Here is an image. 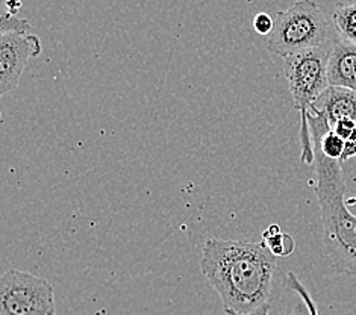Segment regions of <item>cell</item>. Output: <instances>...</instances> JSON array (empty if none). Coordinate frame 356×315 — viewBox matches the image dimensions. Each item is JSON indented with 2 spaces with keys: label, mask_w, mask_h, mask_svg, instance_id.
<instances>
[{
  "label": "cell",
  "mask_w": 356,
  "mask_h": 315,
  "mask_svg": "<svg viewBox=\"0 0 356 315\" xmlns=\"http://www.w3.org/2000/svg\"><path fill=\"white\" fill-rule=\"evenodd\" d=\"M284 285L288 289H290V291L296 293V294L300 297V299L305 302V305H307V308L309 311V315H320L316 302H314V299L311 297L307 286H305L300 282V279L296 276V273H293V271H290V273H286V276L284 279Z\"/></svg>",
  "instance_id": "cell-12"
},
{
  "label": "cell",
  "mask_w": 356,
  "mask_h": 315,
  "mask_svg": "<svg viewBox=\"0 0 356 315\" xmlns=\"http://www.w3.org/2000/svg\"><path fill=\"white\" fill-rule=\"evenodd\" d=\"M312 143L314 146H317L321 150L325 156L335 161H341L346 141L341 137H338L334 131L326 132L323 137H312Z\"/></svg>",
  "instance_id": "cell-11"
},
{
  "label": "cell",
  "mask_w": 356,
  "mask_h": 315,
  "mask_svg": "<svg viewBox=\"0 0 356 315\" xmlns=\"http://www.w3.org/2000/svg\"><path fill=\"white\" fill-rule=\"evenodd\" d=\"M334 41L325 46L305 50L284 59V74L291 91L294 108L300 113V159L305 164L316 163L308 113L316 100L330 87L327 64Z\"/></svg>",
  "instance_id": "cell-3"
},
{
  "label": "cell",
  "mask_w": 356,
  "mask_h": 315,
  "mask_svg": "<svg viewBox=\"0 0 356 315\" xmlns=\"http://www.w3.org/2000/svg\"><path fill=\"white\" fill-rule=\"evenodd\" d=\"M49 315H56V311H55V309H54V311H52V312H50V314H49Z\"/></svg>",
  "instance_id": "cell-21"
},
{
  "label": "cell",
  "mask_w": 356,
  "mask_h": 315,
  "mask_svg": "<svg viewBox=\"0 0 356 315\" xmlns=\"http://www.w3.org/2000/svg\"><path fill=\"white\" fill-rule=\"evenodd\" d=\"M356 129V122L355 120H349V118H344V120H340L338 123H335V126L332 127V131L341 137L344 141H347L350 138V135L353 134V131Z\"/></svg>",
  "instance_id": "cell-15"
},
{
  "label": "cell",
  "mask_w": 356,
  "mask_h": 315,
  "mask_svg": "<svg viewBox=\"0 0 356 315\" xmlns=\"http://www.w3.org/2000/svg\"><path fill=\"white\" fill-rule=\"evenodd\" d=\"M282 315H309V311L307 308V305L300 299V302L294 303L293 306H290Z\"/></svg>",
  "instance_id": "cell-17"
},
{
  "label": "cell",
  "mask_w": 356,
  "mask_h": 315,
  "mask_svg": "<svg viewBox=\"0 0 356 315\" xmlns=\"http://www.w3.org/2000/svg\"><path fill=\"white\" fill-rule=\"evenodd\" d=\"M330 87H340L356 92V46L335 40L327 64Z\"/></svg>",
  "instance_id": "cell-7"
},
{
  "label": "cell",
  "mask_w": 356,
  "mask_h": 315,
  "mask_svg": "<svg viewBox=\"0 0 356 315\" xmlns=\"http://www.w3.org/2000/svg\"><path fill=\"white\" fill-rule=\"evenodd\" d=\"M200 270L218 293L226 314H250L270 303L276 257L264 243L209 238L203 245Z\"/></svg>",
  "instance_id": "cell-1"
},
{
  "label": "cell",
  "mask_w": 356,
  "mask_h": 315,
  "mask_svg": "<svg viewBox=\"0 0 356 315\" xmlns=\"http://www.w3.org/2000/svg\"><path fill=\"white\" fill-rule=\"evenodd\" d=\"M5 6H6L5 11L17 15V13H19V10L22 8V2H20V0H6Z\"/></svg>",
  "instance_id": "cell-18"
},
{
  "label": "cell",
  "mask_w": 356,
  "mask_h": 315,
  "mask_svg": "<svg viewBox=\"0 0 356 315\" xmlns=\"http://www.w3.org/2000/svg\"><path fill=\"white\" fill-rule=\"evenodd\" d=\"M355 156H356V129L350 135V138L346 141V147H344L341 161H347V159L355 158Z\"/></svg>",
  "instance_id": "cell-16"
},
{
  "label": "cell",
  "mask_w": 356,
  "mask_h": 315,
  "mask_svg": "<svg viewBox=\"0 0 356 315\" xmlns=\"http://www.w3.org/2000/svg\"><path fill=\"white\" fill-rule=\"evenodd\" d=\"M309 111L323 117L330 129L344 118L356 122V92L340 87H329Z\"/></svg>",
  "instance_id": "cell-8"
},
{
  "label": "cell",
  "mask_w": 356,
  "mask_h": 315,
  "mask_svg": "<svg viewBox=\"0 0 356 315\" xmlns=\"http://www.w3.org/2000/svg\"><path fill=\"white\" fill-rule=\"evenodd\" d=\"M270 309H271V303L264 305V306H261L259 309L253 311V312H250V314H235V312H227V315H270Z\"/></svg>",
  "instance_id": "cell-19"
},
{
  "label": "cell",
  "mask_w": 356,
  "mask_h": 315,
  "mask_svg": "<svg viewBox=\"0 0 356 315\" xmlns=\"http://www.w3.org/2000/svg\"><path fill=\"white\" fill-rule=\"evenodd\" d=\"M55 309L54 286L28 271L11 268L0 280V315H49Z\"/></svg>",
  "instance_id": "cell-5"
},
{
  "label": "cell",
  "mask_w": 356,
  "mask_h": 315,
  "mask_svg": "<svg viewBox=\"0 0 356 315\" xmlns=\"http://www.w3.org/2000/svg\"><path fill=\"white\" fill-rule=\"evenodd\" d=\"M332 23L340 40L356 46V0L337 3L332 13Z\"/></svg>",
  "instance_id": "cell-9"
},
{
  "label": "cell",
  "mask_w": 356,
  "mask_h": 315,
  "mask_svg": "<svg viewBox=\"0 0 356 315\" xmlns=\"http://www.w3.org/2000/svg\"><path fill=\"white\" fill-rule=\"evenodd\" d=\"M31 31V24L28 20L20 19L11 13L3 11L2 13V19H0V35L3 33H28Z\"/></svg>",
  "instance_id": "cell-13"
},
{
  "label": "cell",
  "mask_w": 356,
  "mask_h": 315,
  "mask_svg": "<svg viewBox=\"0 0 356 315\" xmlns=\"http://www.w3.org/2000/svg\"><path fill=\"white\" fill-rule=\"evenodd\" d=\"M41 54V41L32 33L0 35V95L17 90L31 58Z\"/></svg>",
  "instance_id": "cell-6"
},
{
  "label": "cell",
  "mask_w": 356,
  "mask_h": 315,
  "mask_svg": "<svg viewBox=\"0 0 356 315\" xmlns=\"http://www.w3.org/2000/svg\"><path fill=\"white\" fill-rule=\"evenodd\" d=\"M262 243L275 257H290L294 252V238L288 234H284L282 229L277 225L268 226L262 234Z\"/></svg>",
  "instance_id": "cell-10"
},
{
  "label": "cell",
  "mask_w": 356,
  "mask_h": 315,
  "mask_svg": "<svg viewBox=\"0 0 356 315\" xmlns=\"http://www.w3.org/2000/svg\"><path fill=\"white\" fill-rule=\"evenodd\" d=\"M316 152V194L323 223V249L338 275L356 277V216L346 202L341 161Z\"/></svg>",
  "instance_id": "cell-2"
},
{
  "label": "cell",
  "mask_w": 356,
  "mask_h": 315,
  "mask_svg": "<svg viewBox=\"0 0 356 315\" xmlns=\"http://www.w3.org/2000/svg\"><path fill=\"white\" fill-rule=\"evenodd\" d=\"M346 202H347V207H352V205H356V197H350V199H347Z\"/></svg>",
  "instance_id": "cell-20"
},
{
  "label": "cell",
  "mask_w": 356,
  "mask_h": 315,
  "mask_svg": "<svg viewBox=\"0 0 356 315\" xmlns=\"http://www.w3.org/2000/svg\"><path fill=\"white\" fill-rule=\"evenodd\" d=\"M273 28H275V19H271L267 13H259L253 17V29H255L259 35L268 37L271 31H273Z\"/></svg>",
  "instance_id": "cell-14"
},
{
  "label": "cell",
  "mask_w": 356,
  "mask_h": 315,
  "mask_svg": "<svg viewBox=\"0 0 356 315\" xmlns=\"http://www.w3.org/2000/svg\"><path fill=\"white\" fill-rule=\"evenodd\" d=\"M329 41V24L320 6L314 0H298L276 14L275 28L267 37V49L285 59Z\"/></svg>",
  "instance_id": "cell-4"
}]
</instances>
